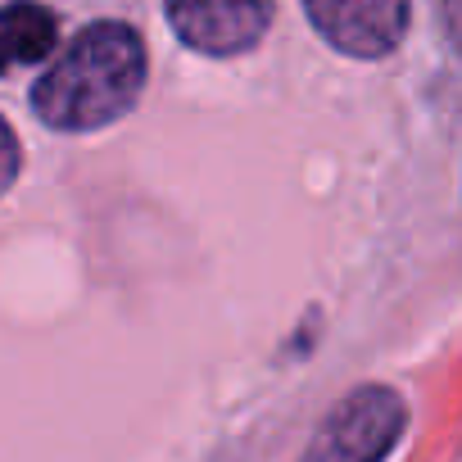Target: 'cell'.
Segmentation results:
<instances>
[{
    "label": "cell",
    "mask_w": 462,
    "mask_h": 462,
    "mask_svg": "<svg viewBox=\"0 0 462 462\" xmlns=\"http://www.w3.org/2000/svg\"><path fill=\"white\" fill-rule=\"evenodd\" d=\"M309 23L354 60H381L399 51L412 5L408 0H304Z\"/></svg>",
    "instance_id": "4"
},
{
    "label": "cell",
    "mask_w": 462,
    "mask_h": 462,
    "mask_svg": "<svg viewBox=\"0 0 462 462\" xmlns=\"http://www.w3.org/2000/svg\"><path fill=\"white\" fill-rule=\"evenodd\" d=\"M19 168H23V150H19V136L14 127L0 118V195H5L14 181H19Z\"/></svg>",
    "instance_id": "6"
},
{
    "label": "cell",
    "mask_w": 462,
    "mask_h": 462,
    "mask_svg": "<svg viewBox=\"0 0 462 462\" xmlns=\"http://www.w3.org/2000/svg\"><path fill=\"white\" fill-rule=\"evenodd\" d=\"M163 10L181 46L226 60L263 42L277 14V0H163Z\"/></svg>",
    "instance_id": "3"
},
{
    "label": "cell",
    "mask_w": 462,
    "mask_h": 462,
    "mask_svg": "<svg viewBox=\"0 0 462 462\" xmlns=\"http://www.w3.org/2000/svg\"><path fill=\"white\" fill-rule=\"evenodd\" d=\"M145 91V42L123 19L87 23L37 78L32 109L55 132H96L136 109Z\"/></svg>",
    "instance_id": "1"
},
{
    "label": "cell",
    "mask_w": 462,
    "mask_h": 462,
    "mask_svg": "<svg viewBox=\"0 0 462 462\" xmlns=\"http://www.w3.org/2000/svg\"><path fill=\"white\" fill-rule=\"evenodd\" d=\"M60 46V19L37 0H10L0 5V78L51 60Z\"/></svg>",
    "instance_id": "5"
},
{
    "label": "cell",
    "mask_w": 462,
    "mask_h": 462,
    "mask_svg": "<svg viewBox=\"0 0 462 462\" xmlns=\"http://www.w3.org/2000/svg\"><path fill=\"white\" fill-rule=\"evenodd\" d=\"M403 426H408L403 399L390 385H363L327 412L318 439L309 444V457H318V462H376L399 444Z\"/></svg>",
    "instance_id": "2"
}]
</instances>
